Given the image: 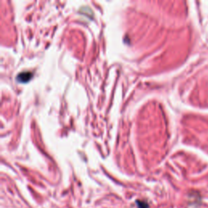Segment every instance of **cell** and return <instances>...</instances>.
<instances>
[{
    "instance_id": "obj_1",
    "label": "cell",
    "mask_w": 208,
    "mask_h": 208,
    "mask_svg": "<svg viewBox=\"0 0 208 208\" xmlns=\"http://www.w3.org/2000/svg\"><path fill=\"white\" fill-rule=\"evenodd\" d=\"M32 76H33V73L29 72V71L20 72V74L17 75L16 80H17L19 82H20V83H25V82H28V81L31 79Z\"/></svg>"
}]
</instances>
